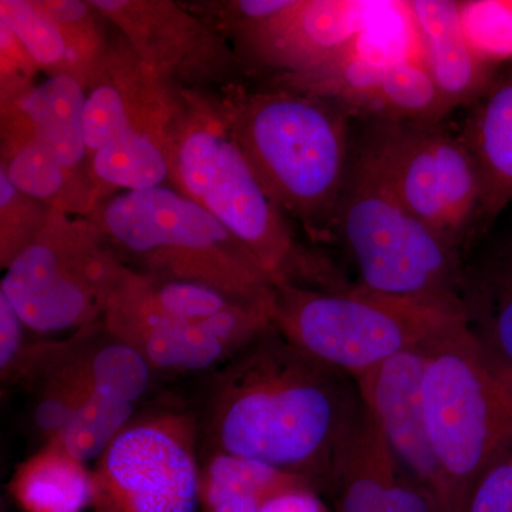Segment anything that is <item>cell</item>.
Masks as SVG:
<instances>
[{
  "instance_id": "obj_31",
  "label": "cell",
  "mask_w": 512,
  "mask_h": 512,
  "mask_svg": "<svg viewBox=\"0 0 512 512\" xmlns=\"http://www.w3.org/2000/svg\"><path fill=\"white\" fill-rule=\"evenodd\" d=\"M26 325L9 299L0 292V376L3 384H12L29 342Z\"/></svg>"
},
{
  "instance_id": "obj_21",
  "label": "cell",
  "mask_w": 512,
  "mask_h": 512,
  "mask_svg": "<svg viewBox=\"0 0 512 512\" xmlns=\"http://www.w3.org/2000/svg\"><path fill=\"white\" fill-rule=\"evenodd\" d=\"M302 487L315 488L288 471L211 451L201 467L200 504L204 512H259L276 495Z\"/></svg>"
},
{
  "instance_id": "obj_28",
  "label": "cell",
  "mask_w": 512,
  "mask_h": 512,
  "mask_svg": "<svg viewBox=\"0 0 512 512\" xmlns=\"http://www.w3.org/2000/svg\"><path fill=\"white\" fill-rule=\"evenodd\" d=\"M458 10L468 45L483 62L512 63V0H460Z\"/></svg>"
},
{
  "instance_id": "obj_11",
  "label": "cell",
  "mask_w": 512,
  "mask_h": 512,
  "mask_svg": "<svg viewBox=\"0 0 512 512\" xmlns=\"http://www.w3.org/2000/svg\"><path fill=\"white\" fill-rule=\"evenodd\" d=\"M284 89L335 101L350 114L397 123H440L450 113L423 60L377 66L335 59L284 76Z\"/></svg>"
},
{
  "instance_id": "obj_23",
  "label": "cell",
  "mask_w": 512,
  "mask_h": 512,
  "mask_svg": "<svg viewBox=\"0 0 512 512\" xmlns=\"http://www.w3.org/2000/svg\"><path fill=\"white\" fill-rule=\"evenodd\" d=\"M97 326H87L74 336V356L94 390L134 404L150 389L154 370L140 353L111 336L104 326L97 336Z\"/></svg>"
},
{
  "instance_id": "obj_7",
  "label": "cell",
  "mask_w": 512,
  "mask_h": 512,
  "mask_svg": "<svg viewBox=\"0 0 512 512\" xmlns=\"http://www.w3.org/2000/svg\"><path fill=\"white\" fill-rule=\"evenodd\" d=\"M336 231L359 269L360 285L387 295L464 305L466 274L458 249L403 204L362 150L349 165Z\"/></svg>"
},
{
  "instance_id": "obj_13",
  "label": "cell",
  "mask_w": 512,
  "mask_h": 512,
  "mask_svg": "<svg viewBox=\"0 0 512 512\" xmlns=\"http://www.w3.org/2000/svg\"><path fill=\"white\" fill-rule=\"evenodd\" d=\"M373 5L375 0H291L274 18L235 30L252 60L295 76L338 56L366 25Z\"/></svg>"
},
{
  "instance_id": "obj_29",
  "label": "cell",
  "mask_w": 512,
  "mask_h": 512,
  "mask_svg": "<svg viewBox=\"0 0 512 512\" xmlns=\"http://www.w3.org/2000/svg\"><path fill=\"white\" fill-rule=\"evenodd\" d=\"M52 208L23 194L0 168V264L13 261L39 237Z\"/></svg>"
},
{
  "instance_id": "obj_19",
  "label": "cell",
  "mask_w": 512,
  "mask_h": 512,
  "mask_svg": "<svg viewBox=\"0 0 512 512\" xmlns=\"http://www.w3.org/2000/svg\"><path fill=\"white\" fill-rule=\"evenodd\" d=\"M3 170L23 194L66 215H92L99 204L89 168H67L35 137L3 151Z\"/></svg>"
},
{
  "instance_id": "obj_10",
  "label": "cell",
  "mask_w": 512,
  "mask_h": 512,
  "mask_svg": "<svg viewBox=\"0 0 512 512\" xmlns=\"http://www.w3.org/2000/svg\"><path fill=\"white\" fill-rule=\"evenodd\" d=\"M200 423L165 410L131 420L93 473L94 512H195L200 504Z\"/></svg>"
},
{
  "instance_id": "obj_12",
  "label": "cell",
  "mask_w": 512,
  "mask_h": 512,
  "mask_svg": "<svg viewBox=\"0 0 512 512\" xmlns=\"http://www.w3.org/2000/svg\"><path fill=\"white\" fill-rule=\"evenodd\" d=\"M424 348L400 353L357 376L355 382L360 400L394 456L430 495L434 512H444L446 481L431 446L421 397L426 369Z\"/></svg>"
},
{
  "instance_id": "obj_15",
  "label": "cell",
  "mask_w": 512,
  "mask_h": 512,
  "mask_svg": "<svg viewBox=\"0 0 512 512\" xmlns=\"http://www.w3.org/2000/svg\"><path fill=\"white\" fill-rule=\"evenodd\" d=\"M90 5L119 26L144 69L163 82L185 66L195 69L211 56L217 59L222 50L218 39L175 3L93 0Z\"/></svg>"
},
{
  "instance_id": "obj_33",
  "label": "cell",
  "mask_w": 512,
  "mask_h": 512,
  "mask_svg": "<svg viewBox=\"0 0 512 512\" xmlns=\"http://www.w3.org/2000/svg\"><path fill=\"white\" fill-rule=\"evenodd\" d=\"M498 369H500L501 377H503V382L505 389H507L508 397H510L512 403V370L508 369L500 363L497 362Z\"/></svg>"
},
{
  "instance_id": "obj_3",
  "label": "cell",
  "mask_w": 512,
  "mask_h": 512,
  "mask_svg": "<svg viewBox=\"0 0 512 512\" xmlns=\"http://www.w3.org/2000/svg\"><path fill=\"white\" fill-rule=\"evenodd\" d=\"M239 146L266 194L309 231H336L349 171L350 113L335 101L281 89L227 101Z\"/></svg>"
},
{
  "instance_id": "obj_20",
  "label": "cell",
  "mask_w": 512,
  "mask_h": 512,
  "mask_svg": "<svg viewBox=\"0 0 512 512\" xmlns=\"http://www.w3.org/2000/svg\"><path fill=\"white\" fill-rule=\"evenodd\" d=\"M174 133L136 128L114 137L87 161L100 200L110 190L146 191L173 178Z\"/></svg>"
},
{
  "instance_id": "obj_14",
  "label": "cell",
  "mask_w": 512,
  "mask_h": 512,
  "mask_svg": "<svg viewBox=\"0 0 512 512\" xmlns=\"http://www.w3.org/2000/svg\"><path fill=\"white\" fill-rule=\"evenodd\" d=\"M360 397V396H359ZM339 512H434L360 400L336 463Z\"/></svg>"
},
{
  "instance_id": "obj_26",
  "label": "cell",
  "mask_w": 512,
  "mask_h": 512,
  "mask_svg": "<svg viewBox=\"0 0 512 512\" xmlns=\"http://www.w3.org/2000/svg\"><path fill=\"white\" fill-rule=\"evenodd\" d=\"M133 413L134 404L90 390L66 427L47 443L62 447L83 463L97 460L133 420Z\"/></svg>"
},
{
  "instance_id": "obj_25",
  "label": "cell",
  "mask_w": 512,
  "mask_h": 512,
  "mask_svg": "<svg viewBox=\"0 0 512 512\" xmlns=\"http://www.w3.org/2000/svg\"><path fill=\"white\" fill-rule=\"evenodd\" d=\"M62 30L66 43V60L62 74H69L93 89L106 69L110 50L104 42L97 20V10L90 2L46 0L39 2Z\"/></svg>"
},
{
  "instance_id": "obj_9",
  "label": "cell",
  "mask_w": 512,
  "mask_h": 512,
  "mask_svg": "<svg viewBox=\"0 0 512 512\" xmlns=\"http://www.w3.org/2000/svg\"><path fill=\"white\" fill-rule=\"evenodd\" d=\"M360 150L386 175L403 204L450 247L460 249L480 220V171L461 134L443 123L373 120Z\"/></svg>"
},
{
  "instance_id": "obj_4",
  "label": "cell",
  "mask_w": 512,
  "mask_h": 512,
  "mask_svg": "<svg viewBox=\"0 0 512 512\" xmlns=\"http://www.w3.org/2000/svg\"><path fill=\"white\" fill-rule=\"evenodd\" d=\"M90 220L137 271L197 282L229 298L272 306L274 284L211 212L170 187L104 198Z\"/></svg>"
},
{
  "instance_id": "obj_22",
  "label": "cell",
  "mask_w": 512,
  "mask_h": 512,
  "mask_svg": "<svg viewBox=\"0 0 512 512\" xmlns=\"http://www.w3.org/2000/svg\"><path fill=\"white\" fill-rule=\"evenodd\" d=\"M9 490L25 512H83L93 504V473L62 447L46 443L16 468Z\"/></svg>"
},
{
  "instance_id": "obj_5",
  "label": "cell",
  "mask_w": 512,
  "mask_h": 512,
  "mask_svg": "<svg viewBox=\"0 0 512 512\" xmlns=\"http://www.w3.org/2000/svg\"><path fill=\"white\" fill-rule=\"evenodd\" d=\"M271 316L296 348L353 379L468 320L464 305L387 295L360 284L276 285Z\"/></svg>"
},
{
  "instance_id": "obj_1",
  "label": "cell",
  "mask_w": 512,
  "mask_h": 512,
  "mask_svg": "<svg viewBox=\"0 0 512 512\" xmlns=\"http://www.w3.org/2000/svg\"><path fill=\"white\" fill-rule=\"evenodd\" d=\"M360 404L346 375L271 326L212 377L204 430L211 451L335 483L340 446Z\"/></svg>"
},
{
  "instance_id": "obj_6",
  "label": "cell",
  "mask_w": 512,
  "mask_h": 512,
  "mask_svg": "<svg viewBox=\"0 0 512 512\" xmlns=\"http://www.w3.org/2000/svg\"><path fill=\"white\" fill-rule=\"evenodd\" d=\"M424 349L421 397L446 481L444 512H467L478 478L512 441V403L497 362L468 320Z\"/></svg>"
},
{
  "instance_id": "obj_17",
  "label": "cell",
  "mask_w": 512,
  "mask_h": 512,
  "mask_svg": "<svg viewBox=\"0 0 512 512\" xmlns=\"http://www.w3.org/2000/svg\"><path fill=\"white\" fill-rule=\"evenodd\" d=\"M480 171L478 225L493 222L512 201V69L498 73L461 133Z\"/></svg>"
},
{
  "instance_id": "obj_27",
  "label": "cell",
  "mask_w": 512,
  "mask_h": 512,
  "mask_svg": "<svg viewBox=\"0 0 512 512\" xmlns=\"http://www.w3.org/2000/svg\"><path fill=\"white\" fill-rule=\"evenodd\" d=\"M0 22L8 25L39 69L62 74L66 43L59 25L33 0H2Z\"/></svg>"
},
{
  "instance_id": "obj_2",
  "label": "cell",
  "mask_w": 512,
  "mask_h": 512,
  "mask_svg": "<svg viewBox=\"0 0 512 512\" xmlns=\"http://www.w3.org/2000/svg\"><path fill=\"white\" fill-rule=\"evenodd\" d=\"M177 190L211 212L247 247L276 285L340 289L335 266L303 247L284 212L269 198L239 146L228 104L190 97L174 128Z\"/></svg>"
},
{
  "instance_id": "obj_18",
  "label": "cell",
  "mask_w": 512,
  "mask_h": 512,
  "mask_svg": "<svg viewBox=\"0 0 512 512\" xmlns=\"http://www.w3.org/2000/svg\"><path fill=\"white\" fill-rule=\"evenodd\" d=\"M87 93L69 74H50L45 82L30 86L6 101L25 119L32 136L52 151L67 168H86L89 161L83 134ZM89 168V167H87Z\"/></svg>"
},
{
  "instance_id": "obj_24",
  "label": "cell",
  "mask_w": 512,
  "mask_h": 512,
  "mask_svg": "<svg viewBox=\"0 0 512 512\" xmlns=\"http://www.w3.org/2000/svg\"><path fill=\"white\" fill-rule=\"evenodd\" d=\"M464 305L471 329L494 357L512 370V251L480 279L466 276Z\"/></svg>"
},
{
  "instance_id": "obj_16",
  "label": "cell",
  "mask_w": 512,
  "mask_h": 512,
  "mask_svg": "<svg viewBox=\"0 0 512 512\" xmlns=\"http://www.w3.org/2000/svg\"><path fill=\"white\" fill-rule=\"evenodd\" d=\"M423 45L424 64L451 109L477 103L497 77L468 45L457 0H410Z\"/></svg>"
},
{
  "instance_id": "obj_32",
  "label": "cell",
  "mask_w": 512,
  "mask_h": 512,
  "mask_svg": "<svg viewBox=\"0 0 512 512\" xmlns=\"http://www.w3.org/2000/svg\"><path fill=\"white\" fill-rule=\"evenodd\" d=\"M259 512H329L312 487L295 488L271 498Z\"/></svg>"
},
{
  "instance_id": "obj_8",
  "label": "cell",
  "mask_w": 512,
  "mask_h": 512,
  "mask_svg": "<svg viewBox=\"0 0 512 512\" xmlns=\"http://www.w3.org/2000/svg\"><path fill=\"white\" fill-rule=\"evenodd\" d=\"M119 264L90 218L53 210L39 237L6 266L0 292L33 332L82 330L103 316Z\"/></svg>"
},
{
  "instance_id": "obj_30",
  "label": "cell",
  "mask_w": 512,
  "mask_h": 512,
  "mask_svg": "<svg viewBox=\"0 0 512 512\" xmlns=\"http://www.w3.org/2000/svg\"><path fill=\"white\" fill-rule=\"evenodd\" d=\"M467 512H512V441L478 478Z\"/></svg>"
}]
</instances>
